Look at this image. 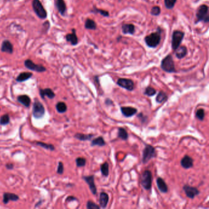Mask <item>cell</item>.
I'll list each match as a JSON object with an SVG mask.
<instances>
[{"label":"cell","mask_w":209,"mask_h":209,"mask_svg":"<svg viewBox=\"0 0 209 209\" xmlns=\"http://www.w3.org/2000/svg\"><path fill=\"white\" fill-rule=\"evenodd\" d=\"M161 39V30L158 27L156 32L152 33L144 38L146 45L150 48H156L160 44Z\"/></svg>","instance_id":"obj_1"},{"label":"cell","mask_w":209,"mask_h":209,"mask_svg":"<svg viewBox=\"0 0 209 209\" xmlns=\"http://www.w3.org/2000/svg\"><path fill=\"white\" fill-rule=\"evenodd\" d=\"M161 69L168 73H174L176 72L174 61L171 54H168L161 61Z\"/></svg>","instance_id":"obj_2"},{"label":"cell","mask_w":209,"mask_h":209,"mask_svg":"<svg viewBox=\"0 0 209 209\" xmlns=\"http://www.w3.org/2000/svg\"><path fill=\"white\" fill-rule=\"evenodd\" d=\"M196 16L197 18V21L196 22V24L199 22H204L205 23L208 22V7L205 5H200L197 10Z\"/></svg>","instance_id":"obj_3"},{"label":"cell","mask_w":209,"mask_h":209,"mask_svg":"<svg viewBox=\"0 0 209 209\" xmlns=\"http://www.w3.org/2000/svg\"><path fill=\"white\" fill-rule=\"evenodd\" d=\"M185 37V33L180 30L174 31L172 36V48L175 51L181 44Z\"/></svg>","instance_id":"obj_4"},{"label":"cell","mask_w":209,"mask_h":209,"mask_svg":"<svg viewBox=\"0 0 209 209\" xmlns=\"http://www.w3.org/2000/svg\"><path fill=\"white\" fill-rule=\"evenodd\" d=\"M152 172L148 170H145L141 177V184L146 190H150L152 188Z\"/></svg>","instance_id":"obj_5"},{"label":"cell","mask_w":209,"mask_h":209,"mask_svg":"<svg viewBox=\"0 0 209 209\" xmlns=\"http://www.w3.org/2000/svg\"><path fill=\"white\" fill-rule=\"evenodd\" d=\"M33 8L36 14L40 19H45L47 17V12L39 0H33Z\"/></svg>","instance_id":"obj_6"},{"label":"cell","mask_w":209,"mask_h":209,"mask_svg":"<svg viewBox=\"0 0 209 209\" xmlns=\"http://www.w3.org/2000/svg\"><path fill=\"white\" fill-rule=\"evenodd\" d=\"M156 151L155 148L151 145L147 144L145 145L143 151V158L142 162L145 164L148 163L152 158L155 156Z\"/></svg>","instance_id":"obj_7"},{"label":"cell","mask_w":209,"mask_h":209,"mask_svg":"<svg viewBox=\"0 0 209 209\" xmlns=\"http://www.w3.org/2000/svg\"><path fill=\"white\" fill-rule=\"evenodd\" d=\"M45 114V109L38 100H36L33 104V114L36 119H40L44 116Z\"/></svg>","instance_id":"obj_8"},{"label":"cell","mask_w":209,"mask_h":209,"mask_svg":"<svg viewBox=\"0 0 209 209\" xmlns=\"http://www.w3.org/2000/svg\"><path fill=\"white\" fill-rule=\"evenodd\" d=\"M117 83L118 85L121 86L122 88H123L128 91H133L134 88V82L129 79H123L120 78L119 79Z\"/></svg>","instance_id":"obj_9"},{"label":"cell","mask_w":209,"mask_h":209,"mask_svg":"<svg viewBox=\"0 0 209 209\" xmlns=\"http://www.w3.org/2000/svg\"><path fill=\"white\" fill-rule=\"evenodd\" d=\"M24 64L27 68L31 71H36L38 72H44L46 71V68L45 67L40 64H36L34 63L31 60H29V59L25 61Z\"/></svg>","instance_id":"obj_10"},{"label":"cell","mask_w":209,"mask_h":209,"mask_svg":"<svg viewBox=\"0 0 209 209\" xmlns=\"http://www.w3.org/2000/svg\"><path fill=\"white\" fill-rule=\"evenodd\" d=\"M183 189L186 196L190 199H194L196 196H197L200 193V191L197 189V188L193 186H191L188 185H184Z\"/></svg>","instance_id":"obj_11"},{"label":"cell","mask_w":209,"mask_h":209,"mask_svg":"<svg viewBox=\"0 0 209 209\" xmlns=\"http://www.w3.org/2000/svg\"><path fill=\"white\" fill-rule=\"evenodd\" d=\"M83 180L86 182V183L88 185L89 188L91 190V192L93 195H96L97 193V188L94 184V176L90 175V176H83Z\"/></svg>","instance_id":"obj_12"},{"label":"cell","mask_w":209,"mask_h":209,"mask_svg":"<svg viewBox=\"0 0 209 209\" xmlns=\"http://www.w3.org/2000/svg\"><path fill=\"white\" fill-rule=\"evenodd\" d=\"M193 163H194V160L192 158H191L190 156H189L188 155H185L181 160V165L182 166L187 169H189L193 167Z\"/></svg>","instance_id":"obj_13"},{"label":"cell","mask_w":209,"mask_h":209,"mask_svg":"<svg viewBox=\"0 0 209 209\" xmlns=\"http://www.w3.org/2000/svg\"><path fill=\"white\" fill-rule=\"evenodd\" d=\"M122 114L126 117H131L137 113L138 110L132 107H122L120 108Z\"/></svg>","instance_id":"obj_14"},{"label":"cell","mask_w":209,"mask_h":209,"mask_svg":"<svg viewBox=\"0 0 209 209\" xmlns=\"http://www.w3.org/2000/svg\"><path fill=\"white\" fill-rule=\"evenodd\" d=\"M188 50L186 46H180L175 50V57L178 59H182L187 54Z\"/></svg>","instance_id":"obj_15"},{"label":"cell","mask_w":209,"mask_h":209,"mask_svg":"<svg viewBox=\"0 0 209 209\" xmlns=\"http://www.w3.org/2000/svg\"><path fill=\"white\" fill-rule=\"evenodd\" d=\"M122 32L125 35H133L135 33V27L133 24H123L122 27Z\"/></svg>","instance_id":"obj_16"},{"label":"cell","mask_w":209,"mask_h":209,"mask_svg":"<svg viewBox=\"0 0 209 209\" xmlns=\"http://www.w3.org/2000/svg\"><path fill=\"white\" fill-rule=\"evenodd\" d=\"M72 33L68 34L66 36V41L70 42L72 46H75L78 44V38L76 35V31L75 29L72 30Z\"/></svg>","instance_id":"obj_17"},{"label":"cell","mask_w":209,"mask_h":209,"mask_svg":"<svg viewBox=\"0 0 209 209\" xmlns=\"http://www.w3.org/2000/svg\"><path fill=\"white\" fill-rule=\"evenodd\" d=\"M1 50L3 52L12 54L13 52V46L10 41L8 40H5L2 43Z\"/></svg>","instance_id":"obj_18"},{"label":"cell","mask_w":209,"mask_h":209,"mask_svg":"<svg viewBox=\"0 0 209 209\" xmlns=\"http://www.w3.org/2000/svg\"><path fill=\"white\" fill-rule=\"evenodd\" d=\"M109 199V195L106 193H104V192L101 193L100 196H99L100 207H101L102 208H106L108 204Z\"/></svg>","instance_id":"obj_19"},{"label":"cell","mask_w":209,"mask_h":209,"mask_svg":"<svg viewBox=\"0 0 209 209\" xmlns=\"http://www.w3.org/2000/svg\"><path fill=\"white\" fill-rule=\"evenodd\" d=\"M156 183H157V186L159 189V190L163 193H166L168 191V187L166 183V182L164 181V180L159 177L156 180Z\"/></svg>","instance_id":"obj_20"},{"label":"cell","mask_w":209,"mask_h":209,"mask_svg":"<svg viewBox=\"0 0 209 209\" xmlns=\"http://www.w3.org/2000/svg\"><path fill=\"white\" fill-rule=\"evenodd\" d=\"M19 199V197L17 194H15L13 193H6L3 195V202L5 204H8L10 200L16 201V200H18Z\"/></svg>","instance_id":"obj_21"},{"label":"cell","mask_w":209,"mask_h":209,"mask_svg":"<svg viewBox=\"0 0 209 209\" xmlns=\"http://www.w3.org/2000/svg\"><path fill=\"white\" fill-rule=\"evenodd\" d=\"M56 6L61 15L64 16L66 11V6L64 0H57Z\"/></svg>","instance_id":"obj_22"},{"label":"cell","mask_w":209,"mask_h":209,"mask_svg":"<svg viewBox=\"0 0 209 209\" xmlns=\"http://www.w3.org/2000/svg\"><path fill=\"white\" fill-rule=\"evenodd\" d=\"M40 94L41 96V97L44 99V96H47L50 99H53L55 94L53 93V91L50 88H46V89H41L40 90Z\"/></svg>","instance_id":"obj_23"},{"label":"cell","mask_w":209,"mask_h":209,"mask_svg":"<svg viewBox=\"0 0 209 209\" xmlns=\"http://www.w3.org/2000/svg\"><path fill=\"white\" fill-rule=\"evenodd\" d=\"M18 101L22 104L23 105L27 108H28L30 105L31 103V99L30 97L27 95H21L19 96L17 98Z\"/></svg>","instance_id":"obj_24"},{"label":"cell","mask_w":209,"mask_h":209,"mask_svg":"<svg viewBox=\"0 0 209 209\" xmlns=\"http://www.w3.org/2000/svg\"><path fill=\"white\" fill-rule=\"evenodd\" d=\"M31 76H32V73L31 72H22L18 75V77L16 79V80L19 82H22L28 80L31 77Z\"/></svg>","instance_id":"obj_25"},{"label":"cell","mask_w":209,"mask_h":209,"mask_svg":"<svg viewBox=\"0 0 209 209\" xmlns=\"http://www.w3.org/2000/svg\"><path fill=\"white\" fill-rule=\"evenodd\" d=\"M85 28L87 30H95L97 28V25L93 20L87 19L85 22Z\"/></svg>","instance_id":"obj_26"},{"label":"cell","mask_w":209,"mask_h":209,"mask_svg":"<svg viewBox=\"0 0 209 209\" xmlns=\"http://www.w3.org/2000/svg\"><path fill=\"white\" fill-rule=\"evenodd\" d=\"M106 145V142L104 141V139H103L102 137H98L94 139H93L91 143V146H99V147H102Z\"/></svg>","instance_id":"obj_27"},{"label":"cell","mask_w":209,"mask_h":209,"mask_svg":"<svg viewBox=\"0 0 209 209\" xmlns=\"http://www.w3.org/2000/svg\"><path fill=\"white\" fill-rule=\"evenodd\" d=\"M93 136H94L93 134H81V133H77L74 136V137L76 139H77L80 141H90Z\"/></svg>","instance_id":"obj_28"},{"label":"cell","mask_w":209,"mask_h":209,"mask_svg":"<svg viewBox=\"0 0 209 209\" xmlns=\"http://www.w3.org/2000/svg\"><path fill=\"white\" fill-rule=\"evenodd\" d=\"M167 99V96L166 93L163 91H160L156 97V101L158 103H163L164 102H166Z\"/></svg>","instance_id":"obj_29"},{"label":"cell","mask_w":209,"mask_h":209,"mask_svg":"<svg viewBox=\"0 0 209 209\" xmlns=\"http://www.w3.org/2000/svg\"><path fill=\"white\" fill-rule=\"evenodd\" d=\"M118 137L123 141H127L128 138V132L123 128H119L118 132Z\"/></svg>","instance_id":"obj_30"},{"label":"cell","mask_w":209,"mask_h":209,"mask_svg":"<svg viewBox=\"0 0 209 209\" xmlns=\"http://www.w3.org/2000/svg\"><path fill=\"white\" fill-rule=\"evenodd\" d=\"M101 172L104 177H108L109 170V164L106 162L101 165Z\"/></svg>","instance_id":"obj_31"},{"label":"cell","mask_w":209,"mask_h":209,"mask_svg":"<svg viewBox=\"0 0 209 209\" xmlns=\"http://www.w3.org/2000/svg\"><path fill=\"white\" fill-rule=\"evenodd\" d=\"M56 109L58 112L64 113L67 110V106L64 102H60L56 105Z\"/></svg>","instance_id":"obj_32"},{"label":"cell","mask_w":209,"mask_h":209,"mask_svg":"<svg viewBox=\"0 0 209 209\" xmlns=\"http://www.w3.org/2000/svg\"><path fill=\"white\" fill-rule=\"evenodd\" d=\"M165 7L168 9H172L174 8L177 0H164Z\"/></svg>","instance_id":"obj_33"},{"label":"cell","mask_w":209,"mask_h":209,"mask_svg":"<svg viewBox=\"0 0 209 209\" xmlns=\"http://www.w3.org/2000/svg\"><path fill=\"white\" fill-rule=\"evenodd\" d=\"M156 93V91L155 88H153L152 86H147L144 91V94L148 96H154Z\"/></svg>","instance_id":"obj_34"},{"label":"cell","mask_w":209,"mask_h":209,"mask_svg":"<svg viewBox=\"0 0 209 209\" xmlns=\"http://www.w3.org/2000/svg\"><path fill=\"white\" fill-rule=\"evenodd\" d=\"M92 12L93 13H97L100 14H101L104 17H109V13L107 11H104L102 9H99L96 8V7H93V9L92 10Z\"/></svg>","instance_id":"obj_35"},{"label":"cell","mask_w":209,"mask_h":209,"mask_svg":"<svg viewBox=\"0 0 209 209\" xmlns=\"http://www.w3.org/2000/svg\"><path fill=\"white\" fill-rule=\"evenodd\" d=\"M37 145H38L40 147H42L46 149H47V150H55V147L53 145H51V144H46V143H43V142H36Z\"/></svg>","instance_id":"obj_36"},{"label":"cell","mask_w":209,"mask_h":209,"mask_svg":"<svg viewBox=\"0 0 209 209\" xmlns=\"http://www.w3.org/2000/svg\"><path fill=\"white\" fill-rule=\"evenodd\" d=\"M10 122V118L8 115H4L0 118V124L2 125H6Z\"/></svg>","instance_id":"obj_37"},{"label":"cell","mask_w":209,"mask_h":209,"mask_svg":"<svg viewBox=\"0 0 209 209\" xmlns=\"http://www.w3.org/2000/svg\"><path fill=\"white\" fill-rule=\"evenodd\" d=\"M196 117L197 119H199L200 121H203L205 117V112L204 110L202 109H200L197 111L196 114Z\"/></svg>","instance_id":"obj_38"},{"label":"cell","mask_w":209,"mask_h":209,"mask_svg":"<svg viewBox=\"0 0 209 209\" xmlns=\"http://www.w3.org/2000/svg\"><path fill=\"white\" fill-rule=\"evenodd\" d=\"M160 13H161V9L159 6H153L150 11L151 15L153 16H158L160 14Z\"/></svg>","instance_id":"obj_39"},{"label":"cell","mask_w":209,"mask_h":209,"mask_svg":"<svg viewBox=\"0 0 209 209\" xmlns=\"http://www.w3.org/2000/svg\"><path fill=\"white\" fill-rule=\"evenodd\" d=\"M86 208L88 209H99L101 207L96 204L93 202L91 200H88L86 203Z\"/></svg>","instance_id":"obj_40"},{"label":"cell","mask_w":209,"mask_h":209,"mask_svg":"<svg viewBox=\"0 0 209 209\" xmlns=\"http://www.w3.org/2000/svg\"><path fill=\"white\" fill-rule=\"evenodd\" d=\"M77 167H83L86 164V160L83 158H77L75 160Z\"/></svg>","instance_id":"obj_41"},{"label":"cell","mask_w":209,"mask_h":209,"mask_svg":"<svg viewBox=\"0 0 209 209\" xmlns=\"http://www.w3.org/2000/svg\"><path fill=\"white\" fill-rule=\"evenodd\" d=\"M64 172V166L63 164L61 162H59L58 163V169H57V172L59 174H62Z\"/></svg>","instance_id":"obj_42"},{"label":"cell","mask_w":209,"mask_h":209,"mask_svg":"<svg viewBox=\"0 0 209 209\" xmlns=\"http://www.w3.org/2000/svg\"><path fill=\"white\" fill-rule=\"evenodd\" d=\"M76 200V198H75L73 196H69L66 199L67 201H71V200Z\"/></svg>","instance_id":"obj_43"},{"label":"cell","mask_w":209,"mask_h":209,"mask_svg":"<svg viewBox=\"0 0 209 209\" xmlns=\"http://www.w3.org/2000/svg\"><path fill=\"white\" fill-rule=\"evenodd\" d=\"M6 167L8 169H13L14 166H13V164H6Z\"/></svg>","instance_id":"obj_44"}]
</instances>
